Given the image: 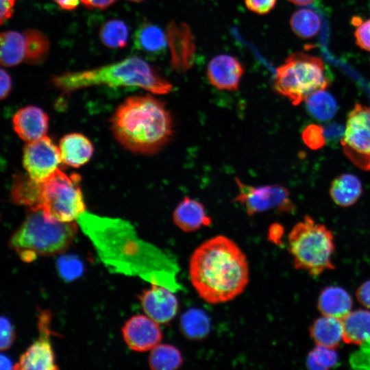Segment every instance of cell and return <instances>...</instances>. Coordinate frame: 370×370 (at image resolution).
Segmentation results:
<instances>
[{
  "label": "cell",
  "instance_id": "40",
  "mask_svg": "<svg viewBox=\"0 0 370 370\" xmlns=\"http://www.w3.org/2000/svg\"><path fill=\"white\" fill-rule=\"evenodd\" d=\"M16 1V0H1L0 22L1 25L12 17Z\"/></svg>",
  "mask_w": 370,
  "mask_h": 370
},
{
  "label": "cell",
  "instance_id": "11",
  "mask_svg": "<svg viewBox=\"0 0 370 370\" xmlns=\"http://www.w3.org/2000/svg\"><path fill=\"white\" fill-rule=\"evenodd\" d=\"M61 162L59 148L46 136L24 147L23 164L27 175L36 182L49 177Z\"/></svg>",
  "mask_w": 370,
  "mask_h": 370
},
{
  "label": "cell",
  "instance_id": "13",
  "mask_svg": "<svg viewBox=\"0 0 370 370\" xmlns=\"http://www.w3.org/2000/svg\"><path fill=\"white\" fill-rule=\"evenodd\" d=\"M171 51V64L177 71H186L193 63L195 42L192 31L186 23L170 22L166 31Z\"/></svg>",
  "mask_w": 370,
  "mask_h": 370
},
{
  "label": "cell",
  "instance_id": "36",
  "mask_svg": "<svg viewBox=\"0 0 370 370\" xmlns=\"http://www.w3.org/2000/svg\"><path fill=\"white\" fill-rule=\"evenodd\" d=\"M277 0H245V4L251 12L266 14L273 9Z\"/></svg>",
  "mask_w": 370,
  "mask_h": 370
},
{
  "label": "cell",
  "instance_id": "1",
  "mask_svg": "<svg viewBox=\"0 0 370 370\" xmlns=\"http://www.w3.org/2000/svg\"><path fill=\"white\" fill-rule=\"evenodd\" d=\"M190 282L210 304L226 303L242 294L249 282L245 254L231 238L218 235L199 245L188 264Z\"/></svg>",
  "mask_w": 370,
  "mask_h": 370
},
{
  "label": "cell",
  "instance_id": "44",
  "mask_svg": "<svg viewBox=\"0 0 370 370\" xmlns=\"http://www.w3.org/2000/svg\"><path fill=\"white\" fill-rule=\"evenodd\" d=\"M363 345H364V349L362 350L361 349V351L360 352H358V353L359 354L362 355V356H367V358H369L362 365H365V366H366L367 365H370V346L369 347H367V346L365 344H363Z\"/></svg>",
  "mask_w": 370,
  "mask_h": 370
},
{
  "label": "cell",
  "instance_id": "46",
  "mask_svg": "<svg viewBox=\"0 0 370 370\" xmlns=\"http://www.w3.org/2000/svg\"><path fill=\"white\" fill-rule=\"evenodd\" d=\"M128 1H133V2H141L144 0H128Z\"/></svg>",
  "mask_w": 370,
  "mask_h": 370
},
{
  "label": "cell",
  "instance_id": "24",
  "mask_svg": "<svg viewBox=\"0 0 370 370\" xmlns=\"http://www.w3.org/2000/svg\"><path fill=\"white\" fill-rule=\"evenodd\" d=\"M1 64L10 67L19 64L25 58V42L23 34L6 31L1 34Z\"/></svg>",
  "mask_w": 370,
  "mask_h": 370
},
{
  "label": "cell",
  "instance_id": "5",
  "mask_svg": "<svg viewBox=\"0 0 370 370\" xmlns=\"http://www.w3.org/2000/svg\"><path fill=\"white\" fill-rule=\"evenodd\" d=\"M288 247L294 267L312 276L335 268L332 262L335 251L333 234L309 216L293 226L288 236Z\"/></svg>",
  "mask_w": 370,
  "mask_h": 370
},
{
  "label": "cell",
  "instance_id": "21",
  "mask_svg": "<svg viewBox=\"0 0 370 370\" xmlns=\"http://www.w3.org/2000/svg\"><path fill=\"white\" fill-rule=\"evenodd\" d=\"M310 335L317 345L335 349L343 341V324L340 319L323 315L313 321Z\"/></svg>",
  "mask_w": 370,
  "mask_h": 370
},
{
  "label": "cell",
  "instance_id": "31",
  "mask_svg": "<svg viewBox=\"0 0 370 370\" xmlns=\"http://www.w3.org/2000/svg\"><path fill=\"white\" fill-rule=\"evenodd\" d=\"M338 356L335 349L317 345L306 358V367L312 370H327L335 367Z\"/></svg>",
  "mask_w": 370,
  "mask_h": 370
},
{
  "label": "cell",
  "instance_id": "45",
  "mask_svg": "<svg viewBox=\"0 0 370 370\" xmlns=\"http://www.w3.org/2000/svg\"><path fill=\"white\" fill-rule=\"evenodd\" d=\"M294 4L298 5H306L312 3L315 0H288Z\"/></svg>",
  "mask_w": 370,
  "mask_h": 370
},
{
  "label": "cell",
  "instance_id": "38",
  "mask_svg": "<svg viewBox=\"0 0 370 370\" xmlns=\"http://www.w3.org/2000/svg\"><path fill=\"white\" fill-rule=\"evenodd\" d=\"M356 296L361 305L370 309V280L364 282L357 288Z\"/></svg>",
  "mask_w": 370,
  "mask_h": 370
},
{
  "label": "cell",
  "instance_id": "34",
  "mask_svg": "<svg viewBox=\"0 0 370 370\" xmlns=\"http://www.w3.org/2000/svg\"><path fill=\"white\" fill-rule=\"evenodd\" d=\"M0 325V348L1 351H5L10 348L13 344L15 333L12 325L7 317L1 316Z\"/></svg>",
  "mask_w": 370,
  "mask_h": 370
},
{
  "label": "cell",
  "instance_id": "18",
  "mask_svg": "<svg viewBox=\"0 0 370 370\" xmlns=\"http://www.w3.org/2000/svg\"><path fill=\"white\" fill-rule=\"evenodd\" d=\"M173 220L176 226L185 232L196 231L211 223L204 206L188 197L178 204L173 213Z\"/></svg>",
  "mask_w": 370,
  "mask_h": 370
},
{
  "label": "cell",
  "instance_id": "33",
  "mask_svg": "<svg viewBox=\"0 0 370 370\" xmlns=\"http://www.w3.org/2000/svg\"><path fill=\"white\" fill-rule=\"evenodd\" d=\"M302 137L306 144L313 149L321 147L325 143L323 127L317 125H308L304 130Z\"/></svg>",
  "mask_w": 370,
  "mask_h": 370
},
{
  "label": "cell",
  "instance_id": "27",
  "mask_svg": "<svg viewBox=\"0 0 370 370\" xmlns=\"http://www.w3.org/2000/svg\"><path fill=\"white\" fill-rule=\"evenodd\" d=\"M306 108L315 119L326 121L336 113L337 103L332 95L325 90L317 91L306 99Z\"/></svg>",
  "mask_w": 370,
  "mask_h": 370
},
{
  "label": "cell",
  "instance_id": "9",
  "mask_svg": "<svg viewBox=\"0 0 370 370\" xmlns=\"http://www.w3.org/2000/svg\"><path fill=\"white\" fill-rule=\"evenodd\" d=\"M238 188L235 198L245 208L248 215H253L275 209L282 212H292L295 210L290 193L280 185L254 186L235 179Z\"/></svg>",
  "mask_w": 370,
  "mask_h": 370
},
{
  "label": "cell",
  "instance_id": "14",
  "mask_svg": "<svg viewBox=\"0 0 370 370\" xmlns=\"http://www.w3.org/2000/svg\"><path fill=\"white\" fill-rule=\"evenodd\" d=\"M138 297L145 313L158 323H169L178 312L177 297L164 286L153 284Z\"/></svg>",
  "mask_w": 370,
  "mask_h": 370
},
{
  "label": "cell",
  "instance_id": "32",
  "mask_svg": "<svg viewBox=\"0 0 370 370\" xmlns=\"http://www.w3.org/2000/svg\"><path fill=\"white\" fill-rule=\"evenodd\" d=\"M57 265L60 276L67 281L79 277L83 271L82 262L73 256H62L59 258Z\"/></svg>",
  "mask_w": 370,
  "mask_h": 370
},
{
  "label": "cell",
  "instance_id": "6",
  "mask_svg": "<svg viewBox=\"0 0 370 370\" xmlns=\"http://www.w3.org/2000/svg\"><path fill=\"white\" fill-rule=\"evenodd\" d=\"M330 80L323 61L302 52L291 54L277 68L274 88L298 105L312 94L328 87Z\"/></svg>",
  "mask_w": 370,
  "mask_h": 370
},
{
  "label": "cell",
  "instance_id": "20",
  "mask_svg": "<svg viewBox=\"0 0 370 370\" xmlns=\"http://www.w3.org/2000/svg\"><path fill=\"white\" fill-rule=\"evenodd\" d=\"M353 306V299L343 288L329 286L321 290L318 297L317 308L322 315L342 319Z\"/></svg>",
  "mask_w": 370,
  "mask_h": 370
},
{
  "label": "cell",
  "instance_id": "28",
  "mask_svg": "<svg viewBox=\"0 0 370 370\" xmlns=\"http://www.w3.org/2000/svg\"><path fill=\"white\" fill-rule=\"evenodd\" d=\"M180 326L184 335L191 339L205 337L210 331L208 317L202 310L190 309L181 318Z\"/></svg>",
  "mask_w": 370,
  "mask_h": 370
},
{
  "label": "cell",
  "instance_id": "26",
  "mask_svg": "<svg viewBox=\"0 0 370 370\" xmlns=\"http://www.w3.org/2000/svg\"><path fill=\"white\" fill-rule=\"evenodd\" d=\"M148 362L153 370H175L183 364V357L173 345L158 344L151 350Z\"/></svg>",
  "mask_w": 370,
  "mask_h": 370
},
{
  "label": "cell",
  "instance_id": "17",
  "mask_svg": "<svg viewBox=\"0 0 370 370\" xmlns=\"http://www.w3.org/2000/svg\"><path fill=\"white\" fill-rule=\"evenodd\" d=\"M62 162L72 167H79L91 158L94 149L88 138L79 133L64 136L60 140Z\"/></svg>",
  "mask_w": 370,
  "mask_h": 370
},
{
  "label": "cell",
  "instance_id": "19",
  "mask_svg": "<svg viewBox=\"0 0 370 370\" xmlns=\"http://www.w3.org/2000/svg\"><path fill=\"white\" fill-rule=\"evenodd\" d=\"M135 49L149 58L162 56L167 47L166 34L158 25L146 22L141 24L134 35Z\"/></svg>",
  "mask_w": 370,
  "mask_h": 370
},
{
  "label": "cell",
  "instance_id": "42",
  "mask_svg": "<svg viewBox=\"0 0 370 370\" xmlns=\"http://www.w3.org/2000/svg\"><path fill=\"white\" fill-rule=\"evenodd\" d=\"M61 8L65 10H73L75 9L79 0H53Z\"/></svg>",
  "mask_w": 370,
  "mask_h": 370
},
{
  "label": "cell",
  "instance_id": "37",
  "mask_svg": "<svg viewBox=\"0 0 370 370\" xmlns=\"http://www.w3.org/2000/svg\"><path fill=\"white\" fill-rule=\"evenodd\" d=\"M325 142L330 145H336L341 141L344 135L343 127L338 123H330L323 127Z\"/></svg>",
  "mask_w": 370,
  "mask_h": 370
},
{
  "label": "cell",
  "instance_id": "7",
  "mask_svg": "<svg viewBox=\"0 0 370 370\" xmlns=\"http://www.w3.org/2000/svg\"><path fill=\"white\" fill-rule=\"evenodd\" d=\"M80 180L78 174L66 175L58 169L39 182L36 209L49 220L62 223L77 220L86 209Z\"/></svg>",
  "mask_w": 370,
  "mask_h": 370
},
{
  "label": "cell",
  "instance_id": "30",
  "mask_svg": "<svg viewBox=\"0 0 370 370\" xmlns=\"http://www.w3.org/2000/svg\"><path fill=\"white\" fill-rule=\"evenodd\" d=\"M99 39L107 47L120 48L126 45L129 29L127 25L119 19H112L106 22L100 28Z\"/></svg>",
  "mask_w": 370,
  "mask_h": 370
},
{
  "label": "cell",
  "instance_id": "16",
  "mask_svg": "<svg viewBox=\"0 0 370 370\" xmlns=\"http://www.w3.org/2000/svg\"><path fill=\"white\" fill-rule=\"evenodd\" d=\"M14 131L27 143L46 136L49 116L41 108L28 106L18 110L12 119Z\"/></svg>",
  "mask_w": 370,
  "mask_h": 370
},
{
  "label": "cell",
  "instance_id": "2",
  "mask_svg": "<svg viewBox=\"0 0 370 370\" xmlns=\"http://www.w3.org/2000/svg\"><path fill=\"white\" fill-rule=\"evenodd\" d=\"M110 123L119 143L142 154L158 152L169 141L173 131L164 103L149 95L127 97L116 109Z\"/></svg>",
  "mask_w": 370,
  "mask_h": 370
},
{
  "label": "cell",
  "instance_id": "12",
  "mask_svg": "<svg viewBox=\"0 0 370 370\" xmlns=\"http://www.w3.org/2000/svg\"><path fill=\"white\" fill-rule=\"evenodd\" d=\"M160 323L147 314L130 317L121 330L123 339L132 350L139 352L151 350L162 338Z\"/></svg>",
  "mask_w": 370,
  "mask_h": 370
},
{
  "label": "cell",
  "instance_id": "39",
  "mask_svg": "<svg viewBox=\"0 0 370 370\" xmlns=\"http://www.w3.org/2000/svg\"><path fill=\"white\" fill-rule=\"evenodd\" d=\"M0 82H1V99H5L9 95L12 89V79L9 73L4 70L1 69L0 72Z\"/></svg>",
  "mask_w": 370,
  "mask_h": 370
},
{
  "label": "cell",
  "instance_id": "10",
  "mask_svg": "<svg viewBox=\"0 0 370 370\" xmlns=\"http://www.w3.org/2000/svg\"><path fill=\"white\" fill-rule=\"evenodd\" d=\"M51 314L40 310L38 319V338L23 353L13 369L17 370H56L55 354L50 341Z\"/></svg>",
  "mask_w": 370,
  "mask_h": 370
},
{
  "label": "cell",
  "instance_id": "4",
  "mask_svg": "<svg viewBox=\"0 0 370 370\" xmlns=\"http://www.w3.org/2000/svg\"><path fill=\"white\" fill-rule=\"evenodd\" d=\"M77 223H62L47 219L41 210L30 209L9 241L23 261L38 256H51L64 252L73 241Z\"/></svg>",
  "mask_w": 370,
  "mask_h": 370
},
{
  "label": "cell",
  "instance_id": "3",
  "mask_svg": "<svg viewBox=\"0 0 370 370\" xmlns=\"http://www.w3.org/2000/svg\"><path fill=\"white\" fill-rule=\"evenodd\" d=\"M54 86L64 92L85 87L106 85L112 87H138L152 93L164 95L172 84L143 59L132 56L121 61L90 70L66 72L54 75Z\"/></svg>",
  "mask_w": 370,
  "mask_h": 370
},
{
  "label": "cell",
  "instance_id": "35",
  "mask_svg": "<svg viewBox=\"0 0 370 370\" xmlns=\"http://www.w3.org/2000/svg\"><path fill=\"white\" fill-rule=\"evenodd\" d=\"M354 36L357 45L370 51V19L357 25Z\"/></svg>",
  "mask_w": 370,
  "mask_h": 370
},
{
  "label": "cell",
  "instance_id": "8",
  "mask_svg": "<svg viewBox=\"0 0 370 370\" xmlns=\"http://www.w3.org/2000/svg\"><path fill=\"white\" fill-rule=\"evenodd\" d=\"M346 156L362 170L370 169V108L356 103L349 113L341 141Z\"/></svg>",
  "mask_w": 370,
  "mask_h": 370
},
{
  "label": "cell",
  "instance_id": "25",
  "mask_svg": "<svg viewBox=\"0 0 370 370\" xmlns=\"http://www.w3.org/2000/svg\"><path fill=\"white\" fill-rule=\"evenodd\" d=\"M25 42L24 61L29 64H38L47 58L50 42L40 30L28 29L23 32Z\"/></svg>",
  "mask_w": 370,
  "mask_h": 370
},
{
  "label": "cell",
  "instance_id": "29",
  "mask_svg": "<svg viewBox=\"0 0 370 370\" xmlns=\"http://www.w3.org/2000/svg\"><path fill=\"white\" fill-rule=\"evenodd\" d=\"M291 27L294 33L304 38L314 37L321 27L319 15L310 9H300L295 12L290 21Z\"/></svg>",
  "mask_w": 370,
  "mask_h": 370
},
{
  "label": "cell",
  "instance_id": "22",
  "mask_svg": "<svg viewBox=\"0 0 370 370\" xmlns=\"http://www.w3.org/2000/svg\"><path fill=\"white\" fill-rule=\"evenodd\" d=\"M343 341L362 345L370 341V311L358 309L349 312L342 319Z\"/></svg>",
  "mask_w": 370,
  "mask_h": 370
},
{
  "label": "cell",
  "instance_id": "41",
  "mask_svg": "<svg viewBox=\"0 0 370 370\" xmlns=\"http://www.w3.org/2000/svg\"><path fill=\"white\" fill-rule=\"evenodd\" d=\"M82 3L88 8L92 9H105L116 0H80Z\"/></svg>",
  "mask_w": 370,
  "mask_h": 370
},
{
  "label": "cell",
  "instance_id": "15",
  "mask_svg": "<svg viewBox=\"0 0 370 370\" xmlns=\"http://www.w3.org/2000/svg\"><path fill=\"white\" fill-rule=\"evenodd\" d=\"M244 66L235 57L221 54L209 62L207 75L210 83L222 90H236L244 74Z\"/></svg>",
  "mask_w": 370,
  "mask_h": 370
},
{
  "label": "cell",
  "instance_id": "23",
  "mask_svg": "<svg viewBox=\"0 0 370 370\" xmlns=\"http://www.w3.org/2000/svg\"><path fill=\"white\" fill-rule=\"evenodd\" d=\"M362 193V185L360 179L351 173H343L332 182L330 195L333 201L341 207L354 205Z\"/></svg>",
  "mask_w": 370,
  "mask_h": 370
},
{
  "label": "cell",
  "instance_id": "43",
  "mask_svg": "<svg viewBox=\"0 0 370 370\" xmlns=\"http://www.w3.org/2000/svg\"><path fill=\"white\" fill-rule=\"evenodd\" d=\"M1 369H10L12 368V362L9 358L1 354Z\"/></svg>",
  "mask_w": 370,
  "mask_h": 370
}]
</instances>
